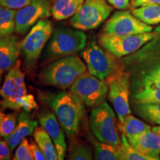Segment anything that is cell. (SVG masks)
Masks as SVG:
<instances>
[{"label": "cell", "instance_id": "1", "mask_svg": "<svg viewBox=\"0 0 160 160\" xmlns=\"http://www.w3.org/2000/svg\"><path fill=\"white\" fill-rule=\"evenodd\" d=\"M46 98L65 133L68 137H75L85 116V104L71 91L60 92Z\"/></svg>", "mask_w": 160, "mask_h": 160}, {"label": "cell", "instance_id": "2", "mask_svg": "<svg viewBox=\"0 0 160 160\" xmlns=\"http://www.w3.org/2000/svg\"><path fill=\"white\" fill-rule=\"evenodd\" d=\"M0 96L2 99L0 104L5 109H22L30 112L38 108L34 97L28 93L20 60H18L6 75L0 89Z\"/></svg>", "mask_w": 160, "mask_h": 160}, {"label": "cell", "instance_id": "3", "mask_svg": "<svg viewBox=\"0 0 160 160\" xmlns=\"http://www.w3.org/2000/svg\"><path fill=\"white\" fill-rule=\"evenodd\" d=\"M87 71V66L79 57L68 56L51 62L40 73V81L45 85L59 89L70 88L79 76Z\"/></svg>", "mask_w": 160, "mask_h": 160}, {"label": "cell", "instance_id": "4", "mask_svg": "<svg viewBox=\"0 0 160 160\" xmlns=\"http://www.w3.org/2000/svg\"><path fill=\"white\" fill-rule=\"evenodd\" d=\"M86 45L87 36L82 31L66 27L56 28L43 52V63L77 54Z\"/></svg>", "mask_w": 160, "mask_h": 160}, {"label": "cell", "instance_id": "5", "mask_svg": "<svg viewBox=\"0 0 160 160\" xmlns=\"http://www.w3.org/2000/svg\"><path fill=\"white\" fill-rule=\"evenodd\" d=\"M53 24L47 19L38 21L22 40L21 48L26 68L35 67L53 33Z\"/></svg>", "mask_w": 160, "mask_h": 160}, {"label": "cell", "instance_id": "6", "mask_svg": "<svg viewBox=\"0 0 160 160\" xmlns=\"http://www.w3.org/2000/svg\"><path fill=\"white\" fill-rule=\"evenodd\" d=\"M90 125L99 141L115 145L121 144L115 113L105 101L92 110Z\"/></svg>", "mask_w": 160, "mask_h": 160}, {"label": "cell", "instance_id": "7", "mask_svg": "<svg viewBox=\"0 0 160 160\" xmlns=\"http://www.w3.org/2000/svg\"><path fill=\"white\" fill-rule=\"evenodd\" d=\"M112 10L108 0H85L71 18L70 24L73 28L82 31L96 29L109 17Z\"/></svg>", "mask_w": 160, "mask_h": 160}, {"label": "cell", "instance_id": "8", "mask_svg": "<svg viewBox=\"0 0 160 160\" xmlns=\"http://www.w3.org/2000/svg\"><path fill=\"white\" fill-rule=\"evenodd\" d=\"M70 91L90 108H95L105 101L108 85L89 72H85L77 78L70 88Z\"/></svg>", "mask_w": 160, "mask_h": 160}, {"label": "cell", "instance_id": "9", "mask_svg": "<svg viewBox=\"0 0 160 160\" xmlns=\"http://www.w3.org/2000/svg\"><path fill=\"white\" fill-rule=\"evenodd\" d=\"M90 73L100 79L105 80L118 70L115 57L104 51L95 40H91L81 52Z\"/></svg>", "mask_w": 160, "mask_h": 160}, {"label": "cell", "instance_id": "10", "mask_svg": "<svg viewBox=\"0 0 160 160\" xmlns=\"http://www.w3.org/2000/svg\"><path fill=\"white\" fill-rule=\"evenodd\" d=\"M157 35V32H146L138 34L116 36L102 33L99 37L100 45L115 57H122L134 53Z\"/></svg>", "mask_w": 160, "mask_h": 160}, {"label": "cell", "instance_id": "11", "mask_svg": "<svg viewBox=\"0 0 160 160\" xmlns=\"http://www.w3.org/2000/svg\"><path fill=\"white\" fill-rule=\"evenodd\" d=\"M108 85V99L113 106L119 122L131 114L129 103L130 73L117 70L105 79Z\"/></svg>", "mask_w": 160, "mask_h": 160}, {"label": "cell", "instance_id": "12", "mask_svg": "<svg viewBox=\"0 0 160 160\" xmlns=\"http://www.w3.org/2000/svg\"><path fill=\"white\" fill-rule=\"evenodd\" d=\"M55 0H31V2L16 14L15 31L19 35H25L30 29L41 19L51 17Z\"/></svg>", "mask_w": 160, "mask_h": 160}, {"label": "cell", "instance_id": "13", "mask_svg": "<svg viewBox=\"0 0 160 160\" xmlns=\"http://www.w3.org/2000/svg\"><path fill=\"white\" fill-rule=\"evenodd\" d=\"M153 31L151 25L144 23L128 11H117L106 22L103 33L116 36H127Z\"/></svg>", "mask_w": 160, "mask_h": 160}, {"label": "cell", "instance_id": "14", "mask_svg": "<svg viewBox=\"0 0 160 160\" xmlns=\"http://www.w3.org/2000/svg\"><path fill=\"white\" fill-rule=\"evenodd\" d=\"M39 122L54 144L58 154V160H63L67 152V143L65 141V131L58 121L54 112H44L39 117Z\"/></svg>", "mask_w": 160, "mask_h": 160}, {"label": "cell", "instance_id": "15", "mask_svg": "<svg viewBox=\"0 0 160 160\" xmlns=\"http://www.w3.org/2000/svg\"><path fill=\"white\" fill-rule=\"evenodd\" d=\"M21 40L16 35L0 38V75L16 65L22 53Z\"/></svg>", "mask_w": 160, "mask_h": 160}, {"label": "cell", "instance_id": "16", "mask_svg": "<svg viewBox=\"0 0 160 160\" xmlns=\"http://www.w3.org/2000/svg\"><path fill=\"white\" fill-rule=\"evenodd\" d=\"M131 145L150 160L159 159L160 136L151 129L140 135Z\"/></svg>", "mask_w": 160, "mask_h": 160}, {"label": "cell", "instance_id": "17", "mask_svg": "<svg viewBox=\"0 0 160 160\" xmlns=\"http://www.w3.org/2000/svg\"><path fill=\"white\" fill-rule=\"evenodd\" d=\"M28 113V112L24 111L20 113L16 128L5 139L12 151L19 145L23 139L33 133L36 128L38 127V122L32 119Z\"/></svg>", "mask_w": 160, "mask_h": 160}, {"label": "cell", "instance_id": "18", "mask_svg": "<svg viewBox=\"0 0 160 160\" xmlns=\"http://www.w3.org/2000/svg\"><path fill=\"white\" fill-rule=\"evenodd\" d=\"M119 130L127 137L130 143H133L140 135L151 129V125L130 114L122 122H117Z\"/></svg>", "mask_w": 160, "mask_h": 160}, {"label": "cell", "instance_id": "19", "mask_svg": "<svg viewBox=\"0 0 160 160\" xmlns=\"http://www.w3.org/2000/svg\"><path fill=\"white\" fill-rule=\"evenodd\" d=\"M84 2L85 0H55L52 7V17L58 21L71 18Z\"/></svg>", "mask_w": 160, "mask_h": 160}, {"label": "cell", "instance_id": "20", "mask_svg": "<svg viewBox=\"0 0 160 160\" xmlns=\"http://www.w3.org/2000/svg\"><path fill=\"white\" fill-rule=\"evenodd\" d=\"M93 159L97 160H123V153L121 144L119 145L102 142L100 141L93 142Z\"/></svg>", "mask_w": 160, "mask_h": 160}, {"label": "cell", "instance_id": "21", "mask_svg": "<svg viewBox=\"0 0 160 160\" xmlns=\"http://www.w3.org/2000/svg\"><path fill=\"white\" fill-rule=\"evenodd\" d=\"M35 142L45 155L47 160H58L57 149L47 131L42 127L36 128L33 132Z\"/></svg>", "mask_w": 160, "mask_h": 160}, {"label": "cell", "instance_id": "22", "mask_svg": "<svg viewBox=\"0 0 160 160\" xmlns=\"http://www.w3.org/2000/svg\"><path fill=\"white\" fill-rule=\"evenodd\" d=\"M132 13L144 23L149 25L160 23V5L155 4L144 5L132 8Z\"/></svg>", "mask_w": 160, "mask_h": 160}, {"label": "cell", "instance_id": "23", "mask_svg": "<svg viewBox=\"0 0 160 160\" xmlns=\"http://www.w3.org/2000/svg\"><path fill=\"white\" fill-rule=\"evenodd\" d=\"M93 150L88 144L77 139H71L68 150V159L70 160H91Z\"/></svg>", "mask_w": 160, "mask_h": 160}, {"label": "cell", "instance_id": "24", "mask_svg": "<svg viewBox=\"0 0 160 160\" xmlns=\"http://www.w3.org/2000/svg\"><path fill=\"white\" fill-rule=\"evenodd\" d=\"M17 11L0 5V38L11 35L15 31Z\"/></svg>", "mask_w": 160, "mask_h": 160}, {"label": "cell", "instance_id": "25", "mask_svg": "<svg viewBox=\"0 0 160 160\" xmlns=\"http://www.w3.org/2000/svg\"><path fill=\"white\" fill-rule=\"evenodd\" d=\"M135 111L145 121L154 125H160V103L136 105Z\"/></svg>", "mask_w": 160, "mask_h": 160}, {"label": "cell", "instance_id": "26", "mask_svg": "<svg viewBox=\"0 0 160 160\" xmlns=\"http://www.w3.org/2000/svg\"><path fill=\"white\" fill-rule=\"evenodd\" d=\"M133 99L136 105L159 104L160 91L149 88H141V89L133 93Z\"/></svg>", "mask_w": 160, "mask_h": 160}, {"label": "cell", "instance_id": "27", "mask_svg": "<svg viewBox=\"0 0 160 160\" xmlns=\"http://www.w3.org/2000/svg\"><path fill=\"white\" fill-rule=\"evenodd\" d=\"M16 113H2L0 111V137L6 139L13 133L17 125Z\"/></svg>", "mask_w": 160, "mask_h": 160}, {"label": "cell", "instance_id": "28", "mask_svg": "<svg viewBox=\"0 0 160 160\" xmlns=\"http://www.w3.org/2000/svg\"><path fill=\"white\" fill-rule=\"evenodd\" d=\"M121 147L123 153V160H150L148 157L139 153L132 146L123 133H121Z\"/></svg>", "mask_w": 160, "mask_h": 160}, {"label": "cell", "instance_id": "29", "mask_svg": "<svg viewBox=\"0 0 160 160\" xmlns=\"http://www.w3.org/2000/svg\"><path fill=\"white\" fill-rule=\"evenodd\" d=\"M14 160H33L30 150V141L27 138H25L21 141V142L17 146L16 150L14 157Z\"/></svg>", "mask_w": 160, "mask_h": 160}, {"label": "cell", "instance_id": "30", "mask_svg": "<svg viewBox=\"0 0 160 160\" xmlns=\"http://www.w3.org/2000/svg\"><path fill=\"white\" fill-rule=\"evenodd\" d=\"M141 88H149L160 91V77L148 73H145L143 76Z\"/></svg>", "mask_w": 160, "mask_h": 160}, {"label": "cell", "instance_id": "31", "mask_svg": "<svg viewBox=\"0 0 160 160\" xmlns=\"http://www.w3.org/2000/svg\"><path fill=\"white\" fill-rule=\"evenodd\" d=\"M31 1V0H0V5L18 11L28 5Z\"/></svg>", "mask_w": 160, "mask_h": 160}, {"label": "cell", "instance_id": "32", "mask_svg": "<svg viewBox=\"0 0 160 160\" xmlns=\"http://www.w3.org/2000/svg\"><path fill=\"white\" fill-rule=\"evenodd\" d=\"M30 150L33 157V159L35 160H46L45 155L42 151L41 148L39 147L36 142L33 139L30 140Z\"/></svg>", "mask_w": 160, "mask_h": 160}, {"label": "cell", "instance_id": "33", "mask_svg": "<svg viewBox=\"0 0 160 160\" xmlns=\"http://www.w3.org/2000/svg\"><path fill=\"white\" fill-rule=\"evenodd\" d=\"M12 150L4 139H0V160H9L11 159Z\"/></svg>", "mask_w": 160, "mask_h": 160}, {"label": "cell", "instance_id": "34", "mask_svg": "<svg viewBox=\"0 0 160 160\" xmlns=\"http://www.w3.org/2000/svg\"><path fill=\"white\" fill-rule=\"evenodd\" d=\"M110 5L119 10H125L130 7V0H108Z\"/></svg>", "mask_w": 160, "mask_h": 160}, {"label": "cell", "instance_id": "35", "mask_svg": "<svg viewBox=\"0 0 160 160\" xmlns=\"http://www.w3.org/2000/svg\"><path fill=\"white\" fill-rule=\"evenodd\" d=\"M148 4H155V5H160V0H136L134 2L131 4L132 8L139 7L144 5H148Z\"/></svg>", "mask_w": 160, "mask_h": 160}, {"label": "cell", "instance_id": "36", "mask_svg": "<svg viewBox=\"0 0 160 160\" xmlns=\"http://www.w3.org/2000/svg\"><path fill=\"white\" fill-rule=\"evenodd\" d=\"M148 73H151V74L155 75L157 77H160V65H158L155 66L154 68L150 70V71L148 72Z\"/></svg>", "mask_w": 160, "mask_h": 160}, {"label": "cell", "instance_id": "37", "mask_svg": "<svg viewBox=\"0 0 160 160\" xmlns=\"http://www.w3.org/2000/svg\"><path fill=\"white\" fill-rule=\"evenodd\" d=\"M151 130L153 131H154L155 133H157L158 135L160 136V125L153 126V127L151 128Z\"/></svg>", "mask_w": 160, "mask_h": 160}, {"label": "cell", "instance_id": "38", "mask_svg": "<svg viewBox=\"0 0 160 160\" xmlns=\"http://www.w3.org/2000/svg\"><path fill=\"white\" fill-rule=\"evenodd\" d=\"M136 1V0H130V2H131V3L132 4L133 2H134Z\"/></svg>", "mask_w": 160, "mask_h": 160}, {"label": "cell", "instance_id": "39", "mask_svg": "<svg viewBox=\"0 0 160 160\" xmlns=\"http://www.w3.org/2000/svg\"><path fill=\"white\" fill-rule=\"evenodd\" d=\"M159 159H160V154H159Z\"/></svg>", "mask_w": 160, "mask_h": 160}]
</instances>
